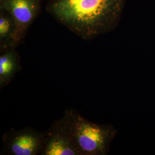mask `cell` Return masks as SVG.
I'll return each instance as SVG.
<instances>
[{"instance_id": "cell-1", "label": "cell", "mask_w": 155, "mask_h": 155, "mask_svg": "<svg viewBox=\"0 0 155 155\" xmlns=\"http://www.w3.org/2000/svg\"><path fill=\"white\" fill-rule=\"evenodd\" d=\"M125 3V0H56L51 11L73 32L90 39L116 27Z\"/></svg>"}, {"instance_id": "cell-2", "label": "cell", "mask_w": 155, "mask_h": 155, "mask_svg": "<svg viewBox=\"0 0 155 155\" xmlns=\"http://www.w3.org/2000/svg\"><path fill=\"white\" fill-rule=\"evenodd\" d=\"M64 116L80 155H107L117 130L110 124H98L68 109Z\"/></svg>"}, {"instance_id": "cell-3", "label": "cell", "mask_w": 155, "mask_h": 155, "mask_svg": "<svg viewBox=\"0 0 155 155\" xmlns=\"http://www.w3.org/2000/svg\"><path fill=\"white\" fill-rule=\"evenodd\" d=\"M2 140L4 148L1 155H41L45 133L31 127L11 129L3 135Z\"/></svg>"}, {"instance_id": "cell-4", "label": "cell", "mask_w": 155, "mask_h": 155, "mask_svg": "<svg viewBox=\"0 0 155 155\" xmlns=\"http://www.w3.org/2000/svg\"><path fill=\"white\" fill-rule=\"evenodd\" d=\"M41 155H80L64 115L45 132Z\"/></svg>"}, {"instance_id": "cell-5", "label": "cell", "mask_w": 155, "mask_h": 155, "mask_svg": "<svg viewBox=\"0 0 155 155\" xmlns=\"http://www.w3.org/2000/svg\"><path fill=\"white\" fill-rule=\"evenodd\" d=\"M2 8L11 14L14 21L15 47L22 39L25 30L33 20L36 4L34 0H5Z\"/></svg>"}, {"instance_id": "cell-6", "label": "cell", "mask_w": 155, "mask_h": 155, "mask_svg": "<svg viewBox=\"0 0 155 155\" xmlns=\"http://www.w3.org/2000/svg\"><path fill=\"white\" fill-rule=\"evenodd\" d=\"M21 69L20 58L14 49L4 51L0 56V89H2L13 80Z\"/></svg>"}]
</instances>
